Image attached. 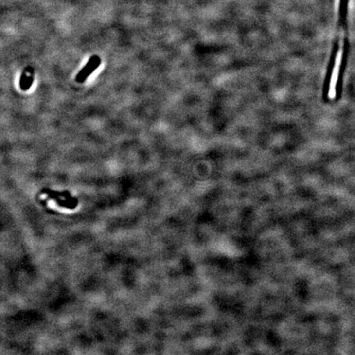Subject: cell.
Wrapping results in <instances>:
<instances>
[{
  "label": "cell",
  "mask_w": 355,
  "mask_h": 355,
  "mask_svg": "<svg viewBox=\"0 0 355 355\" xmlns=\"http://www.w3.org/2000/svg\"><path fill=\"white\" fill-rule=\"evenodd\" d=\"M28 72H29V66L27 67V68L23 70V72L21 73V77H20L19 85H20V88H21L22 90H24L25 84H26V82H27V73Z\"/></svg>",
  "instance_id": "2"
},
{
  "label": "cell",
  "mask_w": 355,
  "mask_h": 355,
  "mask_svg": "<svg viewBox=\"0 0 355 355\" xmlns=\"http://www.w3.org/2000/svg\"><path fill=\"white\" fill-rule=\"evenodd\" d=\"M101 59L99 56L94 55L90 57L88 64H86V66L77 75L76 82L79 83L85 82L87 78L101 65Z\"/></svg>",
  "instance_id": "1"
},
{
  "label": "cell",
  "mask_w": 355,
  "mask_h": 355,
  "mask_svg": "<svg viewBox=\"0 0 355 355\" xmlns=\"http://www.w3.org/2000/svg\"><path fill=\"white\" fill-rule=\"evenodd\" d=\"M29 72L31 73V76L27 77V82H26V84H25L24 91L29 90L31 87H32V83H33V81H34V76H33L34 70H33V69L31 66H29Z\"/></svg>",
  "instance_id": "3"
}]
</instances>
